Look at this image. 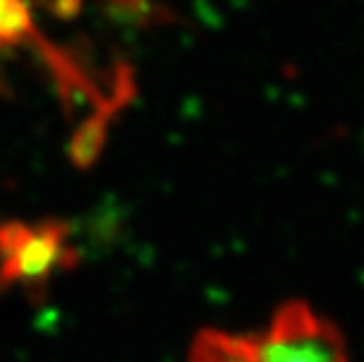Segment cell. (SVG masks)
<instances>
[{
	"label": "cell",
	"mask_w": 364,
	"mask_h": 362,
	"mask_svg": "<svg viewBox=\"0 0 364 362\" xmlns=\"http://www.w3.org/2000/svg\"><path fill=\"white\" fill-rule=\"evenodd\" d=\"M188 362H350V348L334 320L289 299L257 329H203Z\"/></svg>",
	"instance_id": "1"
},
{
	"label": "cell",
	"mask_w": 364,
	"mask_h": 362,
	"mask_svg": "<svg viewBox=\"0 0 364 362\" xmlns=\"http://www.w3.org/2000/svg\"><path fill=\"white\" fill-rule=\"evenodd\" d=\"M68 252L66 230L57 223H5L0 226V264L14 280L52 271Z\"/></svg>",
	"instance_id": "2"
},
{
	"label": "cell",
	"mask_w": 364,
	"mask_h": 362,
	"mask_svg": "<svg viewBox=\"0 0 364 362\" xmlns=\"http://www.w3.org/2000/svg\"><path fill=\"white\" fill-rule=\"evenodd\" d=\"M19 52H36L52 64V71L66 90L85 87L80 71L43 36L33 0H0V64Z\"/></svg>",
	"instance_id": "3"
}]
</instances>
